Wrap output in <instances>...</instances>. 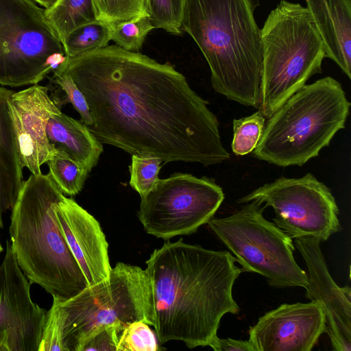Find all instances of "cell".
<instances>
[{"label": "cell", "mask_w": 351, "mask_h": 351, "mask_svg": "<svg viewBox=\"0 0 351 351\" xmlns=\"http://www.w3.org/2000/svg\"><path fill=\"white\" fill-rule=\"evenodd\" d=\"M97 21L108 25L148 16L145 0H93Z\"/></svg>", "instance_id": "obj_25"}, {"label": "cell", "mask_w": 351, "mask_h": 351, "mask_svg": "<svg viewBox=\"0 0 351 351\" xmlns=\"http://www.w3.org/2000/svg\"><path fill=\"white\" fill-rule=\"evenodd\" d=\"M224 197L213 179L176 173L158 179L155 188L141 197L137 216L147 234L167 241L197 232L214 217Z\"/></svg>", "instance_id": "obj_10"}, {"label": "cell", "mask_w": 351, "mask_h": 351, "mask_svg": "<svg viewBox=\"0 0 351 351\" xmlns=\"http://www.w3.org/2000/svg\"><path fill=\"white\" fill-rule=\"evenodd\" d=\"M350 102L330 76L304 85L265 123L254 158L276 166H302L345 128Z\"/></svg>", "instance_id": "obj_5"}, {"label": "cell", "mask_w": 351, "mask_h": 351, "mask_svg": "<svg viewBox=\"0 0 351 351\" xmlns=\"http://www.w3.org/2000/svg\"><path fill=\"white\" fill-rule=\"evenodd\" d=\"M64 351H82L101 326L142 320L154 325L152 283L145 269L119 262L108 278L86 287L74 297L53 304Z\"/></svg>", "instance_id": "obj_7"}, {"label": "cell", "mask_w": 351, "mask_h": 351, "mask_svg": "<svg viewBox=\"0 0 351 351\" xmlns=\"http://www.w3.org/2000/svg\"><path fill=\"white\" fill-rule=\"evenodd\" d=\"M67 58L45 8L34 0H0V85L37 84Z\"/></svg>", "instance_id": "obj_9"}, {"label": "cell", "mask_w": 351, "mask_h": 351, "mask_svg": "<svg viewBox=\"0 0 351 351\" xmlns=\"http://www.w3.org/2000/svg\"><path fill=\"white\" fill-rule=\"evenodd\" d=\"M31 284L7 241L0 265V351H38L47 311L32 301Z\"/></svg>", "instance_id": "obj_12"}, {"label": "cell", "mask_w": 351, "mask_h": 351, "mask_svg": "<svg viewBox=\"0 0 351 351\" xmlns=\"http://www.w3.org/2000/svg\"><path fill=\"white\" fill-rule=\"evenodd\" d=\"M69 75L86 99L101 143L131 155L207 167L230 159L208 101L169 62L110 45L67 59Z\"/></svg>", "instance_id": "obj_1"}, {"label": "cell", "mask_w": 351, "mask_h": 351, "mask_svg": "<svg viewBox=\"0 0 351 351\" xmlns=\"http://www.w3.org/2000/svg\"><path fill=\"white\" fill-rule=\"evenodd\" d=\"M45 12L62 44L74 29L97 21L93 0H57Z\"/></svg>", "instance_id": "obj_20"}, {"label": "cell", "mask_w": 351, "mask_h": 351, "mask_svg": "<svg viewBox=\"0 0 351 351\" xmlns=\"http://www.w3.org/2000/svg\"><path fill=\"white\" fill-rule=\"evenodd\" d=\"M324 313L315 301L283 304L249 329L255 351H311L326 332Z\"/></svg>", "instance_id": "obj_13"}, {"label": "cell", "mask_w": 351, "mask_h": 351, "mask_svg": "<svg viewBox=\"0 0 351 351\" xmlns=\"http://www.w3.org/2000/svg\"><path fill=\"white\" fill-rule=\"evenodd\" d=\"M49 77L50 85L48 88L51 92V99L60 108L63 104L71 103L80 114L83 123L89 126L93 123L92 117L86 97L78 88L72 78L67 74L53 72Z\"/></svg>", "instance_id": "obj_23"}, {"label": "cell", "mask_w": 351, "mask_h": 351, "mask_svg": "<svg viewBox=\"0 0 351 351\" xmlns=\"http://www.w3.org/2000/svg\"><path fill=\"white\" fill-rule=\"evenodd\" d=\"M273 208L274 223L291 239L311 237L320 242L341 230L339 208L330 189L308 173L298 178L280 177L240 197Z\"/></svg>", "instance_id": "obj_11"}, {"label": "cell", "mask_w": 351, "mask_h": 351, "mask_svg": "<svg viewBox=\"0 0 351 351\" xmlns=\"http://www.w3.org/2000/svg\"><path fill=\"white\" fill-rule=\"evenodd\" d=\"M185 0H145L148 17L154 28L179 35Z\"/></svg>", "instance_id": "obj_26"}, {"label": "cell", "mask_w": 351, "mask_h": 351, "mask_svg": "<svg viewBox=\"0 0 351 351\" xmlns=\"http://www.w3.org/2000/svg\"><path fill=\"white\" fill-rule=\"evenodd\" d=\"M227 251L167 240L146 261L152 283L154 329L162 344L180 341L189 348L209 346L223 316L238 314L234 282L242 272Z\"/></svg>", "instance_id": "obj_2"}, {"label": "cell", "mask_w": 351, "mask_h": 351, "mask_svg": "<svg viewBox=\"0 0 351 351\" xmlns=\"http://www.w3.org/2000/svg\"><path fill=\"white\" fill-rule=\"evenodd\" d=\"M265 208L252 200L228 217H212L207 224L234 254L242 272L260 274L272 287L305 289L307 274L294 258L293 240L265 218Z\"/></svg>", "instance_id": "obj_8"}, {"label": "cell", "mask_w": 351, "mask_h": 351, "mask_svg": "<svg viewBox=\"0 0 351 351\" xmlns=\"http://www.w3.org/2000/svg\"><path fill=\"white\" fill-rule=\"evenodd\" d=\"M108 25L110 40L121 48L134 52L141 48L148 33L154 29L148 16Z\"/></svg>", "instance_id": "obj_27"}, {"label": "cell", "mask_w": 351, "mask_h": 351, "mask_svg": "<svg viewBox=\"0 0 351 351\" xmlns=\"http://www.w3.org/2000/svg\"><path fill=\"white\" fill-rule=\"evenodd\" d=\"M150 326L142 320L125 324L120 334L118 351H158V339Z\"/></svg>", "instance_id": "obj_28"}, {"label": "cell", "mask_w": 351, "mask_h": 351, "mask_svg": "<svg viewBox=\"0 0 351 351\" xmlns=\"http://www.w3.org/2000/svg\"><path fill=\"white\" fill-rule=\"evenodd\" d=\"M258 0H185L182 30L195 42L215 91L245 106L261 101L263 51Z\"/></svg>", "instance_id": "obj_3"}, {"label": "cell", "mask_w": 351, "mask_h": 351, "mask_svg": "<svg viewBox=\"0 0 351 351\" xmlns=\"http://www.w3.org/2000/svg\"><path fill=\"white\" fill-rule=\"evenodd\" d=\"M38 5L44 7L45 8H49L52 6L57 0H34Z\"/></svg>", "instance_id": "obj_32"}, {"label": "cell", "mask_w": 351, "mask_h": 351, "mask_svg": "<svg viewBox=\"0 0 351 351\" xmlns=\"http://www.w3.org/2000/svg\"><path fill=\"white\" fill-rule=\"evenodd\" d=\"M46 132L56 148L66 152L90 171L97 165L103 152L102 143L84 123L60 111L50 117Z\"/></svg>", "instance_id": "obj_19"}, {"label": "cell", "mask_w": 351, "mask_h": 351, "mask_svg": "<svg viewBox=\"0 0 351 351\" xmlns=\"http://www.w3.org/2000/svg\"><path fill=\"white\" fill-rule=\"evenodd\" d=\"M63 196L49 174L32 173L12 208L10 226L11 247L23 272L60 302L88 286L56 218Z\"/></svg>", "instance_id": "obj_4"}, {"label": "cell", "mask_w": 351, "mask_h": 351, "mask_svg": "<svg viewBox=\"0 0 351 351\" xmlns=\"http://www.w3.org/2000/svg\"><path fill=\"white\" fill-rule=\"evenodd\" d=\"M2 251H3V248H2V247H1V245L0 244V252H1Z\"/></svg>", "instance_id": "obj_33"}, {"label": "cell", "mask_w": 351, "mask_h": 351, "mask_svg": "<svg viewBox=\"0 0 351 351\" xmlns=\"http://www.w3.org/2000/svg\"><path fill=\"white\" fill-rule=\"evenodd\" d=\"M110 40V26L102 21H96L72 31L65 38L63 45L66 56L73 58L105 47Z\"/></svg>", "instance_id": "obj_22"}, {"label": "cell", "mask_w": 351, "mask_h": 351, "mask_svg": "<svg viewBox=\"0 0 351 351\" xmlns=\"http://www.w3.org/2000/svg\"><path fill=\"white\" fill-rule=\"evenodd\" d=\"M14 93L0 86V228L3 213L14 206L23 183V167L8 107Z\"/></svg>", "instance_id": "obj_18"}, {"label": "cell", "mask_w": 351, "mask_h": 351, "mask_svg": "<svg viewBox=\"0 0 351 351\" xmlns=\"http://www.w3.org/2000/svg\"><path fill=\"white\" fill-rule=\"evenodd\" d=\"M263 64L258 110L269 117L313 75L322 73L324 46L300 3L281 0L261 29Z\"/></svg>", "instance_id": "obj_6"}, {"label": "cell", "mask_w": 351, "mask_h": 351, "mask_svg": "<svg viewBox=\"0 0 351 351\" xmlns=\"http://www.w3.org/2000/svg\"><path fill=\"white\" fill-rule=\"evenodd\" d=\"M56 149V152L47 162L49 169L48 174L63 194L75 195L82 189L90 171L66 152Z\"/></svg>", "instance_id": "obj_21"}, {"label": "cell", "mask_w": 351, "mask_h": 351, "mask_svg": "<svg viewBox=\"0 0 351 351\" xmlns=\"http://www.w3.org/2000/svg\"><path fill=\"white\" fill-rule=\"evenodd\" d=\"M162 162L155 156L132 155L130 184L141 197L156 186Z\"/></svg>", "instance_id": "obj_29"}, {"label": "cell", "mask_w": 351, "mask_h": 351, "mask_svg": "<svg viewBox=\"0 0 351 351\" xmlns=\"http://www.w3.org/2000/svg\"><path fill=\"white\" fill-rule=\"evenodd\" d=\"M8 107L21 165L33 174L41 173L40 167L56 150L47 138V124L50 117L60 109L49 96L48 87L38 84L14 92Z\"/></svg>", "instance_id": "obj_15"}, {"label": "cell", "mask_w": 351, "mask_h": 351, "mask_svg": "<svg viewBox=\"0 0 351 351\" xmlns=\"http://www.w3.org/2000/svg\"><path fill=\"white\" fill-rule=\"evenodd\" d=\"M55 212L60 230L88 285L108 278L112 269L108 243L98 221L64 195Z\"/></svg>", "instance_id": "obj_16"}, {"label": "cell", "mask_w": 351, "mask_h": 351, "mask_svg": "<svg viewBox=\"0 0 351 351\" xmlns=\"http://www.w3.org/2000/svg\"><path fill=\"white\" fill-rule=\"evenodd\" d=\"M215 351H255L248 340H237L232 338L221 339L217 337L210 346Z\"/></svg>", "instance_id": "obj_31"}, {"label": "cell", "mask_w": 351, "mask_h": 351, "mask_svg": "<svg viewBox=\"0 0 351 351\" xmlns=\"http://www.w3.org/2000/svg\"><path fill=\"white\" fill-rule=\"evenodd\" d=\"M124 325L114 323L101 326L85 342L82 351H118L119 336Z\"/></svg>", "instance_id": "obj_30"}, {"label": "cell", "mask_w": 351, "mask_h": 351, "mask_svg": "<svg viewBox=\"0 0 351 351\" xmlns=\"http://www.w3.org/2000/svg\"><path fill=\"white\" fill-rule=\"evenodd\" d=\"M326 58L351 78V0H306Z\"/></svg>", "instance_id": "obj_17"}, {"label": "cell", "mask_w": 351, "mask_h": 351, "mask_svg": "<svg viewBox=\"0 0 351 351\" xmlns=\"http://www.w3.org/2000/svg\"><path fill=\"white\" fill-rule=\"evenodd\" d=\"M315 238L295 239V245L307 267L306 297L322 308L331 346L335 351L351 350V289L337 285L330 276Z\"/></svg>", "instance_id": "obj_14"}, {"label": "cell", "mask_w": 351, "mask_h": 351, "mask_svg": "<svg viewBox=\"0 0 351 351\" xmlns=\"http://www.w3.org/2000/svg\"><path fill=\"white\" fill-rule=\"evenodd\" d=\"M266 117L258 110L255 113L233 120L232 150L237 156H245L256 147L264 130Z\"/></svg>", "instance_id": "obj_24"}]
</instances>
